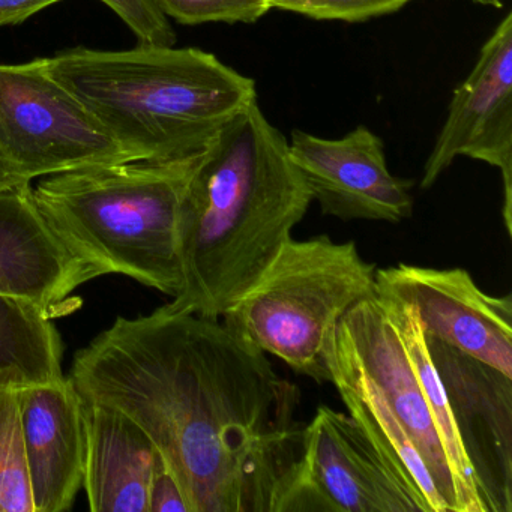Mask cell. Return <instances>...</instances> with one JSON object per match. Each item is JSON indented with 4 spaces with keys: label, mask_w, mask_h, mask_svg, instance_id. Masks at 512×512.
I'll return each mask as SVG.
<instances>
[{
    "label": "cell",
    "mask_w": 512,
    "mask_h": 512,
    "mask_svg": "<svg viewBox=\"0 0 512 512\" xmlns=\"http://www.w3.org/2000/svg\"><path fill=\"white\" fill-rule=\"evenodd\" d=\"M68 379L148 434L190 512H274L301 451L299 389L220 319L169 305L119 317Z\"/></svg>",
    "instance_id": "cell-1"
},
{
    "label": "cell",
    "mask_w": 512,
    "mask_h": 512,
    "mask_svg": "<svg viewBox=\"0 0 512 512\" xmlns=\"http://www.w3.org/2000/svg\"><path fill=\"white\" fill-rule=\"evenodd\" d=\"M313 196L257 100L197 157L179 209L182 286L170 308L221 319L256 283Z\"/></svg>",
    "instance_id": "cell-2"
},
{
    "label": "cell",
    "mask_w": 512,
    "mask_h": 512,
    "mask_svg": "<svg viewBox=\"0 0 512 512\" xmlns=\"http://www.w3.org/2000/svg\"><path fill=\"white\" fill-rule=\"evenodd\" d=\"M47 61L134 161L194 157L257 100L253 79L194 47L73 49Z\"/></svg>",
    "instance_id": "cell-3"
},
{
    "label": "cell",
    "mask_w": 512,
    "mask_h": 512,
    "mask_svg": "<svg viewBox=\"0 0 512 512\" xmlns=\"http://www.w3.org/2000/svg\"><path fill=\"white\" fill-rule=\"evenodd\" d=\"M197 157L83 167L44 176L32 194L68 247L103 275H125L175 298L179 209Z\"/></svg>",
    "instance_id": "cell-4"
},
{
    "label": "cell",
    "mask_w": 512,
    "mask_h": 512,
    "mask_svg": "<svg viewBox=\"0 0 512 512\" xmlns=\"http://www.w3.org/2000/svg\"><path fill=\"white\" fill-rule=\"evenodd\" d=\"M376 295V265L355 242L290 238L256 283L223 314V325L316 383H331L341 317Z\"/></svg>",
    "instance_id": "cell-5"
},
{
    "label": "cell",
    "mask_w": 512,
    "mask_h": 512,
    "mask_svg": "<svg viewBox=\"0 0 512 512\" xmlns=\"http://www.w3.org/2000/svg\"><path fill=\"white\" fill-rule=\"evenodd\" d=\"M0 152L25 181L134 161L52 76L47 58L0 64Z\"/></svg>",
    "instance_id": "cell-6"
},
{
    "label": "cell",
    "mask_w": 512,
    "mask_h": 512,
    "mask_svg": "<svg viewBox=\"0 0 512 512\" xmlns=\"http://www.w3.org/2000/svg\"><path fill=\"white\" fill-rule=\"evenodd\" d=\"M416 511L361 425L349 413L317 407L274 512Z\"/></svg>",
    "instance_id": "cell-7"
},
{
    "label": "cell",
    "mask_w": 512,
    "mask_h": 512,
    "mask_svg": "<svg viewBox=\"0 0 512 512\" xmlns=\"http://www.w3.org/2000/svg\"><path fill=\"white\" fill-rule=\"evenodd\" d=\"M332 353L377 389L421 454L448 511L460 512L427 389L379 295L362 299L341 317Z\"/></svg>",
    "instance_id": "cell-8"
},
{
    "label": "cell",
    "mask_w": 512,
    "mask_h": 512,
    "mask_svg": "<svg viewBox=\"0 0 512 512\" xmlns=\"http://www.w3.org/2000/svg\"><path fill=\"white\" fill-rule=\"evenodd\" d=\"M458 157L482 161L502 175V215L512 235V13L497 25L464 82L455 88L445 124L422 173L428 190Z\"/></svg>",
    "instance_id": "cell-9"
},
{
    "label": "cell",
    "mask_w": 512,
    "mask_h": 512,
    "mask_svg": "<svg viewBox=\"0 0 512 512\" xmlns=\"http://www.w3.org/2000/svg\"><path fill=\"white\" fill-rule=\"evenodd\" d=\"M376 295L409 305L425 335L512 377V296L479 289L466 269H376Z\"/></svg>",
    "instance_id": "cell-10"
},
{
    "label": "cell",
    "mask_w": 512,
    "mask_h": 512,
    "mask_svg": "<svg viewBox=\"0 0 512 512\" xmlns=\"http://www.w3.org/2000/svg\"><path fill=\"white\" fill-rule=\"evenodd\" d=\"M488 512H512V377L425 335Z\"/></svg>",
    "instance_id": "cell-11"
},
{
    "label": "cell",
    "mask_w": 512,
    "mask_h": 512,
    "mask_svg": "<svg viewBox=\"0 0 512 512\" xmlns=\"http://www.w3.org/2000/svg\"><path fill=\"white\" fill-rule=\"evenodd\" d=\"M289 152L323 215L392 224L412 217L413 182L389 172L383 140L365 125L335 140L293 130Z\"/></svg>",
    "instance_id": "cell-12"
},
{
    "label": "cell",
    "mask_w": 512,
    "mask_h": 512,
    "mask_svg": "<svg viewBox=\"0 0 512 512\" xmlns=\"http://www.w3.org/2000/svg\"><path fill=\"white\" fill-rule=\"evenodd\" d=\"M98 277L103 272L50 226L31 182L0 187V295L29 302L53 320L77 310L73 293Z\"/></svg>",
    "instance_id": "cell-13"
},
{
    "label": "cell",
    "mask_w": 512,
    "mask_h": 512,
    "mask_svg": "<svg viewBox=\"0 0 512 512\" xmlns=\"http://www.w3.org/2000/svg\"><path fill=\"white\" fill-rule=\"evenodd\" d=\"M17 392L35 512L68 511L83 487L82 395L68 377Z\"/></svg>",
    "instance_id": "cell-14"
},
{
    "label": "cell",
    "mask_w": 512,
    "mask_h": 512,
    "mask_svg": "<svg viewBox=\"0 0 512 512\" xmlns=\"http://www.w3.org/2000/svg\"><path fill=\"white\" fill-rule=\"evenodd\" d=\"M83 487L94 512H148L158 451L121 410L83 400Z\"/></svg>",
    "instance_id": "cell-15"
},
{
    "label": "cell",
    "mask_w": 512,
    "mask_h": 512,
    "mask_svg": "<svg viewBox=\"0 0 512 512\" xmlns=\"http://www.w3.org/2000/svg\"><path fill=\"white\" fill-rule=\"evenodd\" d=\"M332 385L347 413L361 425L368 440L421 512H449L416 446L389 412L377 389L346 362L331 356Z\"/></svg>",
    "instance_id": "cell-16"
},
{
    "label": "cell",
    "mask_w": 512,
    "mask_h": 512,
    "mask_svg": "<svg viewBox=\"0 0 512 512\" xmlns=\"http://www.w3.org/2000/svg\"><path fill=\"white\" fill-rule=\"evenodd\" d=\"M61 335L29 302L0 295V385H44L65 379Z\"/></svg>",
    "instance_id": "cell-17"
},
{
    "label": "cell",
    "mask_w": 512,
    "mask_h": 512,
    "mask_svg": "<svg viewBox=\"0 0 512 512\" xmlns=\"http://www.w3.org/2000/svg\"><path fill=\"white\" fill-rule=\"evenodd\" d=\"M17 389L0 385V512H35Z\"/></svg>",
    "instance_id": "cell-18"
},
{
    "label": "cell",
    "mask_w": 512,
    "mask_h": 512,
    "mask_svg": "<svg viewBox=\"0 0 512 512\" xmlns=\"http://www.w3.org/2000/svg\"><path fill=\"white\" fill-rule=\"evenodd\" d=\"M170 19L184 26L206 23L251 25L272 10L265 0H155Z\"/></svg>",
    "instance_id": "cell-19"
},
{
    "label": "cell",
    "mask_w": 512,
    "mask_h": 512,
    "mask_svg": "<svg viewBox=\"0 0 512 512\" xmlns=\"http://www.w3.org/2000/svg\"><path fill=\"white\" fill-rule=\"evenodd\" d=\"M277 10L289 11L313 20L362 23L397 13L412 0H265Z\"/></svg>",
    "instance_id": "cell-20"
},
{
    "label": "cell",
    "mask_w": 512,
    "mask_h": 512,
    "mask_svg": "<svg viewBox=\"0 0 512 512\" xmlns=\"http://www.w3.org/2000/svg\"><path fill=\"white\" fill-rule=\"evenodd\" d=\"M109 7L142 46H175L176 32L155 0H100Z\"/></svg>",
    "instance_id": "cell-21"
},
{
    "label": "cell",
    "mask_w": 512,
    "mask_h": 512,
    "mask_svg": "<svg viewBox=\"0 0 512 512\" xmlns=\"http://www.w3.org/2000/svg\"><path fill=\"white\" fill-rule=\"evenodd\" d=\"M148 512H190L178 479L160 454L149 484Z\"/></svg>",
    "instance_id": "cell-22"
},
{
    "label": "cell",
    "mask_w": 512,
    "mask_h": 512,
    "mask_svg": "<svg viewBox=\"0 0 512 512\" xmlns=\"http://www.w3.org/2000/svg\"><path fill=\"white\" fill-rule=\"evenodd\" d=\"M62 0H0V28L17 26Z\"/></svg>",
    "instance_id": "cell-23"
},
{
    "label": "cell",
    "mask_w": 512,
    "mask_h": 512,
    "mask_svg": "<svg viewBox=\"0 0 512 512\" xmlns=\"http://www.w3.org/2000/svg\"><path fill=\"white\" fill-rule=\"evenodd\" d=\"M25 179L11 167V164L5 160L0 152V187H10V185L25 184Z\"/></svg>",
    "instance_id": "cell-24"
},
{
    "label": "cell",
    "mask_w": 512,
    "mask_h": 512,
    "mask_svg": "<svg viewBox=\"0 0 512 512\" xmlns=\"http://www.w3.org/2000/svg\"><path fill=\"white\" fill-rule=\"evenodd\" d=\"M476 4L484 5V7L502 8V0H473Z\"/></svg>",
    "instance_id": "cell-25"
}]
</instances>
